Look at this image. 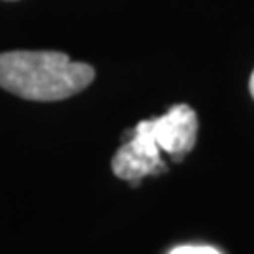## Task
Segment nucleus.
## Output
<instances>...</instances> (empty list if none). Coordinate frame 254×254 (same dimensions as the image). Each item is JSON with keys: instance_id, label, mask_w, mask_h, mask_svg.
<instances>
[{"instance_id": "nucleus-1", "label": "nucleus", "mask_w": 254, "mask_h": 254, "mask_svg": "<svg viewBox=\"0 0 254 254\" xmlns=\"http://www.w3.org/2000/svg\"><path fill=\"white\" fill-rule=\"evenodd\" d=\"M94 68L59 51L0 53V87L25 100L57 102L85 91Z\"/></svg>"}, {"instance_id": "nucleus-4", "label": "nucleus", "mask_w": 254, "mask_h": 254, "mask_svg": "<svg viewBox=\"0 0 254 254\" xmlns=\"http://www.w3.org/2000/svg\"><path fill=\"white\" fill-rule=\"evenodd\" d=\"M170 254H220L217 249L213 247H203V245H183L173 249Z\"/></svg>"}, {"instance_id": "nucleus-3", "label": "nucleus", "mask_w": 254, "mask_h": 254, "mask_svg": "<svg viewBox=\"0 0 254 254\" xmlns=\"http://www.w3.org/2000/svg\"><path fill=\"white\" fill-rule=\"evenodd\" d=\"M147 123L158 147L173 162H181L196 145L198 115L187 104H177L162 117L149 119Z\"/></svg>"}, {"instance_id": "nucleus-2", "label": "nucleus", "mask_w": 254, "mask_h": 254, "mask_svg": "<svg viewBox=\"0 0 254 254\" xmlns=\"http://www.w3.org/2000/svg\"><path fill=\"white\" fill-rule=\"evenodd\" d=\"M111 170L119 179L134 185H137L147 175H158L166 172L162 149L156 143L147 121H141L134 128L132 137L115 153L111 160Z\"/></svg>"}, {"instance_id": "nucleus-5", "label": "nucleus", "mask_w": 254, "mask_h": 254, "mask_svg": "<svg viewBox=\"0 0 254 254\" xmlns=\"http://www.w3.org/2000/svg\"><path fill=\"white\" fill-rule=\"evenodd\" d=\"M249 89H251V94H253V98H254V70H253V73H251V81H249Z\"/></svg>"}]
</instances>
